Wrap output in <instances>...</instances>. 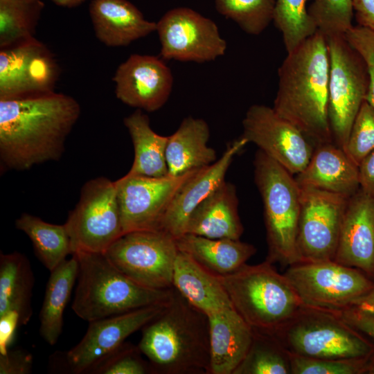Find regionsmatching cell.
Masks as SVG:
<instances>
[{"instance_id": "cell-1", "label": "cell", "mask_w": 374, "mask_h": 374, "mask_svg": "<svg viewBox=\"0 0 374 374\" xmlns=\"http://www.w3.org/2000/svg\"><path fill=\"white\" fill-rule=\"evenodd\" d=\"M80 113L75 98L55 91L0 100L1 166L21 171L58 161Z\"/></svg>"}, {"instance_id": "cell-2", "label": "cell", "mask_w": 374, "mask_h": 374, "mask_svg": "<svg viewBox=\"0 0 374 374\" xmlns=\"http://www.w3.org/2000/svg\"><path fill=\"white\" fill-rule=\"evenodd\" d=\"M329 68L327 39L317 30L287 53L278 71L273 109L314 147L334 143L328 116Z\"/></svg>"}, {"instance_id": "cell-3", "label": "cell", "mask_w": 374, "mask_h": 374, "mask_svg": "<svg viewBox=\"0 0 374 374\" xmlns=\"http://www.w3.org/2000/svg\"><path fill=\"white\" fill-rule=\"evenodd\" d=\"M141 330L138 346L154 373L211 374L208 315L175 288L163 310Z\"/></svg>"}, {"instance_id": "cell-4", "label": "cell", "mask_w": 374, "mask_h": 374, "mask_svg": "<svg viewBox=\"0 0 374 374\" xmlns=\"http://www.w3.org/2000/svg\"><path fill=\"white\" fill-rule=\"evenodd\" d=\"M75 254L79 271L72 310L89 323L139 308L166 304L174 287H145L118 270L103 253Z\"/></svg>"}, {"instance_id": "cell-5", "label": "cell", "mask_w": 374, "mask_h": 374, "mask_svg": "<svg viewBox=\"0 0 374 374\" xmlns=\"http://www.w3.org/2000/svg\"><path fill=\"white\" fill-rule=\"evenodd\" d=\"M217 276L234 310L255 331L271 333L303 307L288 279L267 260Z\"/></svg>"}, {"instance_id": "cell-6", "label": "cell", "mask_w": 374, "mask_h": 374, "mask_svg": "<svg viewBox=\"0 0 374 374\" xmlns=\"http://www.w3.org/2000/svg\"><path fill=\"white\" fill-rule=\"evenodd\" d=\"M253 166L254 181L263 204L266 260L284 267L302 262L297 247L301 188L295 177L260 150Z\"/></svg>"}, {"instance_id": "cell-7", "label": "cell", "mask_w": 374, "mask_h": 374, "mask_svg": "<svg viewBox=\"0 0 374 374\" xmlns=\"http://www.w3.org/2000/svg\"><path fill=\"white\" fill-rule=\"evenodd\" d=\"M269 334L292 355L350 359L374 352V345L336 314L304 306Z\"/></svg>"}, {"instance_id": "cell-8", "label": "cell", "mask_w": 374, "mask_h": 374, "mask_svg": "<svg viewBox=\"0 0 374 374\" xmlns=\"http://www.w3.org/2000/svg\"><path fill=\"white\" fill-rule=\"evenodd\" d=\"M304 307L339 313L353 308L374 286L358 269L333 260L302 261L283 274Z\"/></svg>"}, {"instance_id": "cell-9", "label": "cell", "mask_w": 374, "mask_h": 374, "mask_svg": "<svg viewBox=\"0 0 374 374\" xmlns=\"http://www.w3.org/2000/svg\"><path fill=\"white\" fill-rule=\"evenodd\" d=\"M329 53L328 116L333 142L344 149L367 96L369 76L361 55L345 35L326 37Z\"/></svg>"}, {"instance_id": "cell-10", "label": "cell", "mask_w": 374, "mask_h": 374, "mask_svg": "<svg viewBox=\"0 0 374 374\" xmlns=\"http://www.w3.org/2000/svg\"><path fill=\"white\" fill-rule=\"evenodd\" d=\"M64 224L73 254L105 253L123 235L115 181L105 177L87 181Z\"/></svg>"}, {"instance_id": "cell-11", "label": "cell", "mask_w": 374, "mask_h": 374, "mask_svg": "<svg viewBox=\"0 0 374 374\" xmlns=\"http://www.w3.org/2000/svg\"><path fill=\"white\" fill-rule=\"evenodd\" d=\"M179 249L174 237L161 230L126 233L105 253L122 273L145 287H172V276Z\"/></svg>"}, {"instance_id": "cell-12", "label": "cell", "mask_w": 374, "mask_h": 374, "mask_svg": "<svg viewBox=\"0 0 374 374\" xmlns=\"http://www.w3.org/2000/svg\"><path fill=\"white\" fill-rule=\"evenodd\" d=\"M300 188L297 247L301 258L334 260L350 197L312 187Z\"/></svg>"}, {"instance_id": "cell-13", "label": "cell", "mask_w": 374, "mask_h": 374, "mask_svg": "<svg viewBox=\"0 0 374 374\" xmlns=\"http://www.w3.org/2000/svg\"><path fill=\"white\" fill-rule=\"evenodd\" d=\"M163 60L205 62L224 55L226 42L216 24L187 7L174 8L157 23Z\"/></svg>"}, {"instance_id": "cell-14", "label": "cell", "mask_w": 374, "mask_h": 374, "mask_svg": "<svg viewBox=\"0 0 374 374\" xmlns=\"http://www.w3.org/2000/svg\"><path fill=\"white\" fill-rule=\"evenodd\" d=\"M198 170L176 177H150L126 174L115 181L123 234L159 230L173 198Z\"/></svg>"}, {"instance_id": "cell-15", "label": "cell", "mask_w": 374, "mask_h": 374, "mask_svg": "<svg viewBox=\"0 0 374 374\" xmlns=\"http://www.w3.org/2000/svg\"><path fill=\"white\" fill-rule=\"evenodd\" d=\"M242 127V137L293 175L305 168L315 148L297 127L266 105L249 107Z\"/></svg>"}, {"instance_id": "cell-16", "label": "cell", "mask_w": 374, "mask_h": 374, "mask_svg": "<svg viewBox=\"0 0 374 374\" xmlns=\"http://www.w3.org/2000/svg\"><path fill=\"white\" fill-rule=\"evenodd\" d=\"M166 304L147 306L89 322L80 341L66 353L71 371L74 373L89 372L124 344L127 337L157 317Z\"/></svg>"}, {"instance_id": "cell-17", "label": "cell", "mask_w": 374, "mask_h": 374, "mask_svg": "<svg viewBox=\"0 0 374 374\" xmlns=\"http://www.w3.org/2000/svg\"><path fill=\"white\" fill-rule=\"evenodd\" d=\"M160 57L132 54L117 68L113 81L124 104L152 112L161 108L172 91L173 76Z\"/></svg>"}, {"instance_id": "cell-18", "label": "cell", "mask_w": 374, "mask_h": 374, "mask_svg": "<svg viewBox=\"0 0 374 374\" xmlns=\"http://www.w3.org/2000/svg\"><path fill=\"white\" fill-rule=\"evenodd\" d=\"M249 143L240 136L213 163L199 169L181 186L171 202L159 227L175 239L186 233L188 218L196 207L225 181L234 157Z\"/></svg>"}, {"instance_id": "cell-19", "label": "cell", "mask_w": 374, "mask_h": 374, "mask_svg": "<svg viewBox=\"0 0 374 374\" xmlns=\"http://www.w3.org/2000/svg\"><path fill=\"white\" fill-rule=\"evenodd\" d=\"M333 260L374 277V197L360 188L348 199Z\"/></svg>"}, {"instance_id": "cell-20", "label": "cell", "mask_w": 374, "mask_h": 374, "mask_svg": "<svg viewBox=\"0 0 374 374\" xmlns=\"http://www.w3.org/2000/svg\"><path fill=\"white\" fill-rule=\"evenodd\" d=\"M89 12L96 37L107 46H126L157 29L127 0H92Z\"/></svg>"}, {"instance_id": "cell-21", "label": "cell", "mask_w": 374, "mask_h": 374, "mask_svg": "<svg viewBox=\"0 0 374 374\" xmlns=\"http://www.w3.org/2000/svg\"><path fill=\"white\" fill-rule=\"evenodd\" d=\"M295 179L300 186L347 197L359 189L358 166L334 143L317 145L307 166L295 175Z\"/></svg>"}, {"instance_id": "cell-22", "label": "cell", "mask_w": 374, "mask_h": 374, "mask_svg": "<svg viewBox=\"0 0 374 374\" xmlns=\"http://www.w3.org/2000/svg\"><path fill=\"white\" fill-rule=\"evenodd\" d=\"M211 374H233L246 356L253 330L234 308L208 314Z\"/></svg>"}, {"instance_id": "cell-23", "label": "cell", "mask_w": 374, "mask_h": 374, "mask_svg": "<svg viewBox=\"0 0 374 374\" xmlns=\"http://www.w3.org/2000/svg\"><path fill=\"white\" fill-rule=\"evenodd\" d=\"M243 231L236 188L224 181L193 211L186 233L213 239L240 240Z\"/></svg>"}, {"instance_id": "cell-24", "label": "cell", "mask_w": 374, "mask_h": 374, "mask_svg": "<svg viewBox=\"0 0 374 374\" xmlns=\"http://www.w3.org/2000/svg\"><path fill=\"white\" fill-rule=\"evenodd\" d=\"M172 287L191 305L207 315L233 308L217 275L179 251L174 266Z\"/></svg>"}, {"instance_id": "cell-25", "label": "cell", "mask_w": 374, "mask_h": 374, "mask_svg": "<svg viewBox=\"0 0 374 374\" xmlns=\"http://www.w3.org/2000/svg\"><path fill=\"white\" fill-rule=\"evenodd\" d=\"M209 138V126L204 119L184 118L168 136L166 150L168 175L179 176L215 162L216 151L207 145Z\"/></svg>"}, {"instance_id": "cell-26", "label": "cell", "mask_w": 374, "mask_h": 374, "mask_svg": "<svg viewBox=\"0 0 374 374\" xmlns=\"http://www.w3.org/2000/svg\"><path fill=\"white\" fill-rule=\"evenodd\" d=\"M175 240L179 251L189 255L215 275L236 271L256 252L253 244L240 240L213 239L189 233Z\"/></svg>"}, {"instance_id": "cell-27", "label": "cell", "mask_w": 374, "mask_h": 374, "mask_svg": "<svg viewBox=\"0 0 374 374\" xmlns=\"http://www.w3.org/2000/svg\"><path fill=\"white\" fill-rule=\"evenodd\" d=\"M79 262L73 254L51 271L39 313V333L54 346L62 333L63 315L78 278Z\"/></svg>"}, {"instance_id": "cell-28", "label": "cell", "mask_w": 374, "mask_h": 374, "mask_svg": "<svg viewBox=\"0 0 374 374\" xmlns=\"http://www.w3.org/2000/svg\"><path fill=\"white\" fill-rule=\"evenodd\" d=\"M132 141L134 158L127 173L131 176L162 177L168 176L166 150L168 136L157 134L150 127L149 117L136 109L124 118Z\"/></svg>"}, {"instance_id": "cell-29", "label": "cell", "mask_w": 374, "mask_h": 374, "mask_svg": "<svg viewBox=\"0 0 374 374\" xmlns=\"http://www.w3.org/2000/svg\"><path fill=\"white\" fill-rule=\"evenodd\" d=\"M34 276L28 258L15 251L0 255V315L15 311L20 326L27 324L33 314Z\"/></svg>"}, {"instance_id": "cell-30", "label": "cell", "mask_w": 374, "mask_h": 374, "mask_svg": "<svg viewBox=\"0 0 374 374\" xmlns=\"http://www.w3.org/2000/svg\"><path fill=\"white\" fill-rule=\"evenodd\" d=\"M15 226L30 240L35 256L50 271L72 255L71 242L66 225L46 222L24 213L15 221Z\"/></svg>"}, {"instance_id": "cell-31", "label": "cell", "mask_w": 374, "mask_h": 374, "mask_svg": "<svg viewBox=\"0 0 374 374\" xmlns=\"http://www.w3.org/2000/svg\"><path fill=\"white\" fill-rule=\"evenodd\" d=\"M41 0H0V48L35 37Z\"/></svg>"}, {"instance_id": "cell-32", "label": "cell", "mask_w": 374, "mask_h": 374, "mask_svg": "<svg viewBox=\"0 0 374 374\" xmlns=\"http://www.w3.org/2000/svg\"><path fill=\"white\" fill-rule=\"evenodd\" d=\"M42 43L33 37L0 48V100L31 95L26 80L27 65Z\"/></svg>"}, {"instance_id": "cell-33", "label": "cell", "mask_w": 374, "mask_h": 374, "mask_svg": "<svg viewBox=\"0 0 374 374\" xmlns=\"http://www.w3.org/2000/svg\"><path fill=\"white\" fill-rule=\"evenodd\" d=\"M233 374H292L290 354L272 335L253 330L249 349Z\"/></svg>"}, {"instance_id": "cell-34", "label": "cell", "mask_w": 374, "mask_h": 374, "mask_svg": "<svg viewBox=\"0 0 374 374\" xmlns=\"http://www.w3.org/2000/svg\"><path fill=\"white\" fill-rule=\"evenodd\" d=\"M308 0H276L273 21L287 53L318 30L308 12Z\"/></svg>"}, {"instance_id": "cell-35", "label": "cell", "mask_w": 374, "mask_h": 374, "mask_svg": "<svg viewBox=\"0 0 374 374\" xmlns=\"http://www.w3.org/2000/svg\"><path fill=\"white\" fill-rule=\"evenodd\" d=\"M215 4L220 14L258 35L273 21L276 0H215Z\"/></svg>"}, {"instance_id": "cell-36", "label": "cell", "mask_w": 374, "mask_h": 374, "mask_svg": "<svg viewBox=\"0 0 374 374\" xmlns=\"http://www.w3.org/2000/svg\"><path fill=\"white\" fill-rule=\"evenodd\" d=\"M308 12L326 37L344 35L353 26L351 0H312Z\"/></svg>"}, {"instance_id": "cell-37", "label": "cell", "mask_w": 374, "mask_h": 374, "mask_svg": "<svg viewBox=\"0 0 374 374\" xmlns=\"http://www.w3.org/2000/svg\"><path fill=\"white\" fill-rule=\"evenodd\" d=\"M59 75L60 69L53 53L42 43L27 65L26 80L30 94L54 92Z\"/></svg>"}, {"instance_id": "cell-38", "label": "cell", "mask_w": 374, "mask_h": 374, "mask_svg": "<svg viewBox=\"0 0 374 374\" xmlns=\"http://www.w3.org/2000/svg\"><path fill=\"white\" fill-rule=\"evenodd\" d=\"M344 150L357 166L374 150V107L366 100L354 120Z\"/></svg>"}, {"instance_id": "cell-39", "label": "cell", "mask_w": 374, "mask_h": 374, "mask_svg": "<svg viewBox=\"0 0 374 374\" xmlns=\"http://www.w3.org/2000/svg\"><path fill=\"white\" fill-rule=\"evenodd\" d=\"M141 354L139 346L124 343L89 371L98 374L154 373L150 363L143 360Z\"/></svg>"}, {"instance_id": "cell-40", "label": "cell", "mask_w": 374, "mask_h": 374, "mask_svg": "<svg viewBox=\"0 0 374 374\" xmlns=\"http://www.w3.org/2000/svg\"><path fill=\"white\" fill-rule=\"evenodd\" d=\"M292 374H362L367 358L336 359L290 355Z\"/></svg>"}, {"instance_id": "cell-41", "label": "cell", "mask_w": 374, "mask_h": 374, "mask_svg": "<svg viewBox=\"0 0 374 374\" xmlns=\"http://www.w3.org/2000/svg\"><path fill=\"white\" fill-rule=\"evenodd\" d=\"M345 37L366 64L369 86L366 100L374 107V31L359 25L353 26L346 32Z\"/></svg>"}, {"instance_id": "cell-42", "label": "cell", "mask_w": 374, "mask_h": 374, "mask_svg": "<svg viewBox=\"0 0 374 374\" xmlns=\"http://www.w3.org/2000/svg\"><path fill=\"white\" fill-rule=\"evenodd\" d=\"M32 368L33 357L24 350H8L0 354V374H29Z\"/></svg>"}, {"instance_id": "cell-43", "label": "cell", "mask_w": 374, "mask_h": 374, "mask_svg": "<svg viewBox=\"0 0 374 374\" xmlns=\"http://www.w3.org/2000/svg\"><path fill=\"white\" fill-rule=\"evenodd\" d=\"M335 314L357 331L374 339L373 317L363 314L354 308Z\"/></svg>"}, {"instance_id": "cell-44", "label": "cell", "mask_w": 374, "mask_h": 374, "mask_svg": "<svg viewBox=\"0 0 374 374\" xmlns=\"http://www.w3.org/2000/svg\"><path fill=\"white\" fill-rule=\"evenodd\" d=\"M20 326L18 312L9 311L0 315V354H6L9 350L16 329Z\"/></svg>"}, {"instance_id": "cell-45", "label": "cell", "mask_w": 374, "mask_h": 374, "mask_svg": "<svg viewBox=\"0 0 374 374\" xmlns=\"http://www.w3.org/2000/svg\"><path fill=\"white\" fill-rule=\"evenodd\" d=\"M359 188L374 197V150L358 165Z\"/></svg>"}, {"instance_id": "cell-46", "label": "cell", "mask_w": 374, "mask_h": 374, "mask_svg": "<svg viewBox=\"0 0 374 374\" xmlns=\"http://www.w3.org/2000/svg\"><path fill=\"white\" fill-rule=\"evenodd\" d=\"M359 26L374 31V0H351Z\"/></svg>"}, {"instance_id": "cell-47", "label": "cell", "mask_w": 374, "mask_h": 374, "mask_svg": "<svg viewBox=\"0 0 374 374\" xmlns=\"http://www.w3.org/2000/svg\"><path fill=\"white\" fill-rule=\"evenodd\" d=\"M352 308L374 317V286L366 294L359 299Z\"/></svg>"}, {"instance_id": "cell-48", "label": "cell", "mask_w": 374, "mask_h": 374, "mask_svg": "<svg viewBox=\"0 0 374 374\" xmlns=\"http://www.w3.org/2000/svg\"><path fill=\"white\" fill-rule=\"evenodd\" d=\"M57 6L72 8L77 7L84 2L86 0H51Z\"/></svg>"}, {"instance_id": "cell-49", "label": "cell", "mask_w": 374, "mask_h": 374, "mask_svg": "<svg viewBox=\"0 0 374 374\" xmlns=\"http://www.w3.org/2000/svg\"><path fill=\"white\" fill-rule=\"evenodd\" d=\"M364 373L374 374V352L367 358Z\"/></svg>"}]
</instances>
